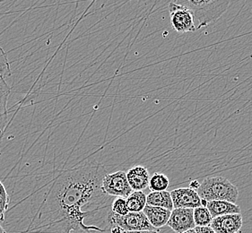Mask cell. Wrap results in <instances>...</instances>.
Here are the masks:
<instances>
[{
	"label": "cell",
	"instance_id": "6da1fadb",
	"mask_svg": "<svg viewBox=\"0 0 252 233\" xmlns=\"http://www.w3.org/2000/svg\"><path fill=\"white\" fill-rule=\"evenodd\" d=\"M106 169L99 162L62 171L52 181L46 203L48 211L58 222L65 223L66 233L71 231H100L97 227L86 226L84 220L91 215L84 212L87 206H101L109 196L101 188Z\"/></svg>",
	"mask_w": 252,
	"mask_h": 233
},
{
	"label": "cell",
	"instance_id": "7a4b0ae2",
	"mask_svg": "<svg viewBox=\"0 0 252 233\" xmlns=\"http://www.w3.org/2000/svg\"><path fill=\"white\" fill-rule=\"evenodd\" d=\"M179 5H183L191 11L194 20L197 21V30L207 26L214 22H217L222 16L228 6L230 1H195V0H179L174 1Z\"/></svg>",
	"mask_w": 252,
	"mask_h": 233
},
{
	"label": "cell",
	"instance_id": "3957f363",
	"mask_svg": "<svg viewBox=\"0 0 252 233\" xmlns=\"http://www.w3.org/2000/svg\"><path fill=\"white\" fill-rule=\"evenodd\" d=\"M201 199L211 201H227L235 204L239 198V190L226 177H207L200 183L197 190Z\"/></svg>",
	"mask_w": 252,
	"mask_h": 233
},
{
	"label": "cell",
	"instance_id": "277c9868",
	"mask_svg": "<svg viewBox=\"0 0 252 233\" xmlns=\"http://www.w3.org/2000/svg\"><path fill=\"white\" fill-rule=\"evenodd\" d=\"M107 222L111 226H118L125 232H136V231H157L154 228L143 212L129 213L126 215H118L110 212L107 217Z\"/></svg>",
	"mask_w": 252,
	"mask_h": 233
},
{
	"label": "cell",
	"instance_id": "5b68a950",
	"mask_svg": "<svg viewBox=\"0 0 252 233\" xmlns=\"http://www.w3.org/2000/svg\"><path fill=\"white\" fill-rule=\"evenodd\" d=\"M101 188L109 197L126 198L132 192L126 173L120 171L114 173H107L102 179Z\"/></svg>",
	"mask_w": 252,
	"mask_h": 233
},
{
	"label": "cell",
	"instance_id": "8992f818",
	"mask_svg": "<svg viewBox=\"0 0 252 233\" xmlns=\"http://www.w3.org/2000/svg\"><path fill=\"white\" fill-rule=\"evenodd\" d=\"M168 8L170 12L172 28L176 30L177 32L184 33L197 30L195 26L194 16L189 9H188L183 5L177 4L174 1L169 4Z\"/></svg>",
	"mask_w": 252,
	"mask_h": 233
},
{
	"label": "cell",
	"instance_id": "52a82bcc",
	"mask_svg": "<svg viewBox=\"0 0 252 233\" xmlns=\"http://www.w3.org/2000/svg\"><path fill=\"white\" fill-rule=\"evenodd\" d=\"M167 225L177 233H185L189 230L196 228L193 217V209H173Z\"/></svg>",
	"mask_w": 252,
	"mask_h": 233
},
{
	"label": "cell",
	"instance_id": "ba28073f",
	"mask_svg": "<svg viewBox=\"0 0 252 233\" xmlns=\"http://www.w3.org/2000/svg\"><path fill=\"white\" fill-rule=\"evenodd\" d=\"M171 193L173 209L188 208L195 209L201 206V198L197 195V191L189 188H177Z\"/></svg>",
	"mask_w": 252,
	"mask_h": 233
},
{
	"label": "cell",
	"instance_id": "9c48e42d",
	"mask_svg": "<svg viewBox=\"0 0 252 233\" xmlns=\"http://www.w3.org/2000/svg\"><path fill=\"white\" fill-rule=\"evenodd\" d=\"M242 223V213L228 214L213 219L210 227L216 233H237Z\"/></svg>",
	"mask_w": 252,
	"mask_h": 233
},
{
	"label": "cell",
	"instance_id": "30bf717a",
	"mask_svg": "<svg viewBox=\"0 0 252 233\" xmlns=\"http://www.w3.org/2000/svg\"><path fill=\"white\" fill-rule=\"evenodd\" d=\"M126 179L133 191H143L148 188L150 175L146 167L137 165L128 170Z\"/></svg>",
	"mask_w": 252,
	"mask_h": 233
},
{
	"label": "cell",
	"instance_id": "8fae6325",
	"mask_svg": "<svg viewBox=\"0 0 252 233\" xmlns=\"http://www.w3.org/2000/svg\"><path fill=\"white\" fill-rule=\"evenodd\" d=\"M143 213L146 215V218L152 226L157 230L167 225L172 211L164 208L146 205V207L143 210Z\"/></svg>",
	"mask_w": 252,
	"mask_h": 233
},
{
	"label": "cell",
	"instance_id": "7c38bea8",
	"mask_svg": "<svg viewBox=\"0 0 252 233\" xmlns=\"http://www.w3.org/2000/svg\"><path fill=\"white\" fill-rule=\"evenodd\" d=\"M10 92V87L5 81V78L0 76V138L5 131V125L7 123V102Z\"/></svg>",
	"mask_w": 252,
	"mask_h": 233
},
{
	"label": "cell",
	"instance_id": "4fadbf2b",
	"mask_svg": "<svg viewBox=\"0 0 252 233\" xmlns=\"http://www.w3.org/2000/svg\"><path fill=\"white\" fill-rule=\"evenodd\" d=\"M207 208L212 218H217L222 215L241 213V207L236 204L227 201H211L207 203Z\"/></svg>",
	"mask_w": 252,
	"mask_h": 233
},
{
	"label": "cell",
	"instance_id": "5bb4252c",
	"mask_svg": "<svg viewBox=\"0 0 252 233\" xmlns=\"http://www.w3.org/2000/svg\"><path fill=\"white\" fill-rule=\"evenodd\" d=\"M146 205L155 207L164 208L167 210H173L171 193L169 191L151 192L146 196Z\"/></svg>",
	"mask_w": 252,
	"mask_h": 233
},
{
	"label": "cell",
	"instance_id": "9a60e30c",
	"mask_svg": "<svg viewBox=\"0 0 252 233\" xmlns=\"http://www.w3.org/2000/svg\"><path fill=\"white\" fill-rule=\"evenodd\" d=\"M126 206L131 213L143 212L146 205V196L143 191H133L126 198Z\"/></svg>",
	"mask_w": 252,
	"mask_h": 233
},
{
	"label": "cell",
	"instance_id": "2e32d148",
	"mask_svg": "<svg viewBox=\"0 0 252 233\" xmlns=\"http://www.w3.org/2000/svg\"><path fill=\"white\" fill-rule=\"evenodd\" d=\"M170 180L165 174L161 173H154V175L150 177L148 188H150L152 192H160V191H166L169 187Z\"/></svg>",
	"mask_w": 252,
	"mask_h": 233
},
{
	"label": "cell",
	"instance_id": "e0dca14e",
	"mask_svg": "<svg viewBox=\"0 0 252 233\" xmlns=\"http://www.w3.org/2000/svg\"><path fill=\"white\" fill-rule=\"evenodd\" d=\"M193 217L196 227H208L212 223V216L207 207L193 209Z\"/></svg>",
	"mask_w": 252,
	"mask_h": 233
},
{
	"label": "cell",
	"instance_id": "ac0fdd59",
	"mask_svg": "<svg viewBox=\"0 0 252 233\" xmlns=\"http://www.w3.org/2000/svg\"><path fill=\"white\" fill-rule=\"evenodd\" d=\"M10 203V198L5 186L0 181V223L5 221V213Z\"/></svg>",
	"mask_w": 252,
	"mask_h": 233
},
{
	"label": "cell",
	"instance_id": "d6986e66",
	"mask_svg": "<svg viewBox=\"0 0 252 233\" xmlns=\"http://www.w3.org/2000/svg\"><path fill=\"white\" fill-rule=\"evenodd\" d=\"M111 212L118 215H126L129 213L126 206V198H117L111 204Z\"/></svg>",
	"mask_w": 252,
	"mask_h": 233
},
{
	"label": "cell",
	"instance_id": "ffe728a7",
	"mask_svg": "<svg viewBox=\"0 0 252 233\" xmlns=\"http://www.w3.org/2000/svg\"><path fill=\"white\" fill-rule=\"evenodd\" d=\"M11 75L10 63L5 51L0 47V76L4 77Z\"/></svg>",
	"mask_w": 252,
	"mask_h": 233
},
{
	"label": "cell",
	"instance_id": "44dd1931",
	"mask_svg": "<svg viewBox=\"0 0 252 233\" xmlns=\"http://www.w3.org/2000/svg\"><path fill=\"white\" fill-rule=\"evenodd\" d=\"M195 231L197 233H216L210 226L208 227H196Z\"/></svg>",
	"mask_w": 252,
	"mask_h": 233
},
{
	"label": "cell",
	"instance_id": "7402d4cb",
	"mask_svg": "<svg viewBox=\"0 0 252 233\" xmlns=\"http://www.w3.org/2000/svg\"><path fill=\"white\" fill-rule=\"evenodd\" d=\"M199 186H200V183L198 182L197 180H193L189 184V188H191L193 190H195V191H197L198 188H199Z\"/></svg>",
	"mask_w": 252,
	"mask_h": 233
},
{
	"label": "cell",
	"instance_id": "603a6c76",
	"mask_svg": "<svg viewBox=\"0 0 252 233\" xmlns=\"http://www.w3.org/2000/svg\"><path fill=\"white\" fill-rule=\"evenodd\" d=\"M122 233H159L157 231H136V232H125L123 231Z\"/></svg>",
	"mask_w": 252,
	"mask_h": 233
},
{
	"label": "cell",
	"instance_id": "cb8c5ba5",
	"mask_svg": "<svg viewBox=\"0 0 252 233\" xmlns=\"http://www.w3.org/2000/svg\"><path fill=\"white\" fill-rule=\"evenodd\" d=\"M111 233H123V231H122V230H121V229L120 228V227H118V226H111Z\"/></svg>",
	"mask_w": 252,
	"mask_h": 233
},
{
	"label": "cell",
	"instance_id": "d4e9b609",
	"mask_svg": "<svg viewBox=\"0 0 252 233\" xmlns=\"http://www.w3.org/2000/svg\"><path fill=\"white\" fill-rule=\"evenodd\" d=\"M207 203H208V202H207V200L201 199V202H200V204H201V207H207Z\"/></svg>",
	"mask_w": 252,
	"mask_h": 233
},
{
	"label": "cell",
	"instance_id": "484cf974",
	"mask_svg": "<svg viewBox=\"0 0 252 233\" xmlns=\"http://www.w3.org/2000/svg\"><path fill=\"white\" fill-rule=\"evenodd\" d=\"M196 233V231H195V229H192V230H189V231H187L185 233Z\"/></svg>",
	"mask_w": 252,
	"mask_h": 233
},
{
	"label": "cell",
	"instance_id": "4316f807",
	"mask_svg": "<svg viewBox=\"0 0 252 233\" xmlns=\"http://www.w3.org/2000/svg\"><path fill=\"white\" fill-rule=\"evenodd\" d=\"M0 233H6L5 232V230L4 229L2 228L1 226H0Z\"/></svg>",
	"mask_w": 252,
	"mask_h": 233
},
{
	"label": "cell",
	"instance_id": "83f0119b",
	"mask_svg": "<svg viewBox=\"0 0 252 233\" xmlns=\"http://www.w3.org/2000/svg\"><path fill=\"white\" fill-rule=\"evenodd\" d=\"M0 155H1V152H0Z\"/></svg>",
	"mask_w": 252,
	"mask_h": 233
},
{
	"label": "cell",
	"instance_id": "f1b7e54d",
	"mask_svg": "<svg viewBox=\"0 0 252 233\" xmlns=\"http://www.w3.org/2000/svg\"></svg>",
	"mask_w": 252,
	"mask_h": 233
}]
</instances>
